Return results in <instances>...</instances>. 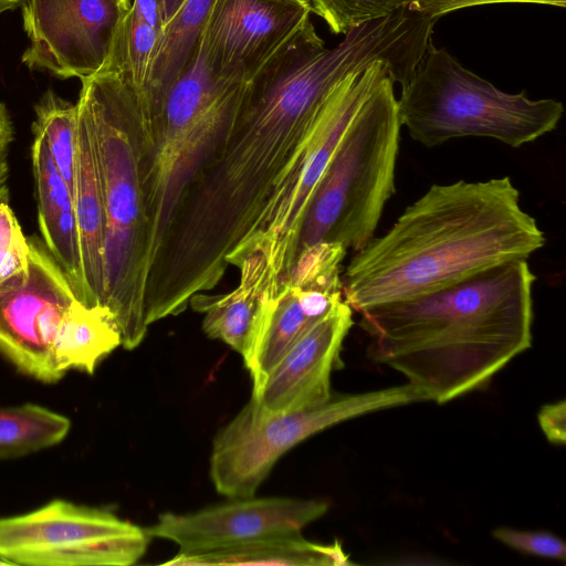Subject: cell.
Here are the masks:
<instances>
[{"instance_id": "obj_29", "label": "cell", "mask_w": 566, "mask_h": 566, "mask_svg": "<svg viewBox=\"0 0 566 566\" xmlns=\"http://www.w3.org/2000/svg\"><path fill=\"white\" fill-rule=\"evenodd\" d=\"M493 3H537L565 8L566 0H409L410 7L432 20L460 9Z\"/></svg>"}, {"instance_id": "obj_1", "label": "cell", "mask_w": 566, "mask_h": 566, "mask_svg": "<svg viewBox=\"0 0 566 566\" xmlns=\"http://www.w3.org/2000/svg\"><path fill=\"white\" fill-rule=\"evenodd\" d=\"M527 260L499 264L443 289L358 312L367 356L402 374L426 400L478 389L532 346Z\"/></svg>"}, {"instance_id": "obj_22", "label": "cell", "mask_w": 566, "mask_h": 566, "mask_svg": "<svg viewBox=\"0 0 566 566\" xmlns=\"http://www.w3.org/2000/svg\"><path fill=\"white\" fill-rule=\"evenodd\" d=\"M70 428L65 416L35 403L0 406V460L53 447Z\"/></svg>"}, {"instance_id": "obj_15", "label": "cell", "mask_w": 566, "mask_h": 566, "mask_svg": "<svg viewBox=\"0 0 566 566\" xmlns=\"http://www.w3.org/2000/svg\"><path fill=\"white\" fill-rule=\"evenodd\" d=\"M238 286L223 295H195L189 306L203 314L202 329L213 339H220L245 360L255 339L266 300L277 292L280 280L263 251L256 250L242 258Z\"/></svg>"}, {"instance_id": "obj_18", "label": "cell", "mask_w": 566, "mask_h": 566, "mask_svg": "<svg viewBox=\"0 0 566 566\" xmlns=\"http://www.w3.org/2000/svg\"><path fill=\"white\" fill-rule=\"evenodd\" d=\"M342 544H318L305 539L301 533L266 537L221 549L178 552L164 565L219 566V565H285V566H338L352 565Z\"/></svg>"}, {"instance_id": "obj_33", "label": "cell", "mask_w": 566, "mask_h": 566, "mask_svg": "<svg viewBox=\"0 0 566 566\" xmlns=\"http://www.w3.org/2000/svg\"><path fill=\"white\" fill-rule=\"evenodd\" d=\"M165 24L178 12L185 0H159ZM165 27V25H164Z\"/></svg>"}, {"instance_id": "obj_25", "label": "cell", "mask_w": 566, "mask_h": 566, "mask_svg": "<svg viewBox=\"0 0 566 566\" xmlns=\"http://www.w3.org/2000/svg\"><path fill=\"white\" fill-rule=\"evenodd\" d=\"M346 253L338 243L308 245L298 251L287 277L281 283L296 287H342L340 268Z\"/></svg>"}, {"instance_id": "obj_14", "label": "cell", "mask_w": 566, "mask_h": 566, "mask_svg": "<svg viewBox=\"0 0 566 566\" xmlns=\"http://www.w3.org/2000/svg\"><path fill=\"white\" fill-rule=\"evenodd\" d=\"M353 324V310L343 298L253 386L251 397L270 412H293L327 401L333 394L331 374Z\"/></svg>"}, {"instance_id": "obj_17", "label": "cell", "mask_w": 566, "mask_h": 566, "mask_svg": "<svg viewBox=\"0 0 566 566\" xmlns=\"http://www.w3.org/2000/svg\"><path fill=\"white\" fill-rule=\"evenodd\" d=\"M73 202L84 286L82 302L87 306L104 307L105 216L93 139L78 108Z\"/></svg>"}, {"instance_id": "obj_16", "label": "cell", "mask_w": 566, "mask_h": 566, "mask_svg": "<svg viewBox=\"0 0 566 566\" xmlns=\"http://www.w3.org/2000/svg\"><path fill=\"white\" fill-rule=\"evenodd\" d=\"M33 133L32 168L40 232L48 251L83 298L80 239L73 196L59 174L44 137Z\"/></svg>"}, {"instance_id": "obj_3", "label": "cell", "mask_w": 566, "mask_h": 566, "mask_svg": "<svg viewBox=\"0 0 566 566\" xmlns=\"http://www.w3.org/2000/svg\"><path fill=\"white\" fill-rule=\"evenodd\" d=\"M245 85L214 75L197 44L161 97L148 103L138 97L136 148L148 266L228 140Z\"/></svg>"}, {"instance_id": "obj_30", "label": "cell", "mask_w": 566, "mask_h": 566, "mask_svg": "<svg viewBox=\"0 0 566 566\" xmlns=\"http://www.w3.org/2000/svg\"><path fill=\"white\" fill-rule=\"evenodd\" d=\"M566 405L565 400L548 403L541 408L537 419L546 439L563 446L566 441Z\"/></svg>"}, {"instance_id": "obj_28", "label": "cell", "mask_w": 566, "mask_h": 566, "mask_svg": "<svg viewBox=\"0 0 566 566\" xmlns=\"http://www.w3.org/2000/svg\"><path fill=\"white\" fill-rule=\"evenodd\" d=\"M492 534L499 542L524 554L562 562L566 558L565 543L548 532L520 531L503 526L495 528Z\"/></svg>"}, {"instance_id": "obj_13", "label": "cell", "mask_w": 566, "mask_h": 566, "mask_svg": "<svg viewBox=\"0 0 566 566\" xmlns=\"http://www.w3.org/2000/svg\"><path fill=\"white\" fill-rule=\"evenodd\" d=\"M386 71L391 73L396 82L392 67L381 61H376L364 70L350 72L339 81L329 116L294 189L247 253L263 251L280 281L287 277L296 258L305 213L347 126Z\"/></svg>"}, {"instance_id": "obj_23", "label": "cell", "mask_w": 566, "mask_h": 566, "mask_svg": "<svg viewBox=\"0 0 566 566\" xmlns=\"http://www.w3.org/2000/svg\"><path fill=\"white\" fill-rule=\"evenodd\" d=\"M32 132L40 133L48 145L62 179L74 191L77 107L53 91H46L34 107Z\"/></svg>"}, {"instance_id": "obj_34", "label": "cell", "mask_w": 566, "mask_h": 566, "mask_svg": "<svg viewBox=\"0 0 566 566\" xmlns=\"http://www.w3.org/2000/svg\"><path fill=\"white\" fill-rule=\"evenodd\" d=\"M23 0H0V13L13 10L21 6Z\"/></svg>"}, {"instance_id": "obj_20", "label": "cell", "mask_w": 566, "mask_h": 566, "mask_svg": "<svg viewBox=\"0 0 566 566\" xmlns=\"http://www.w3.org/2000/svg\"><path fill=\"white\" fill-rule=\"evenodd\" d=\"M317 321L310 317L303 308L297 287L281 283L277 292L264 304L252 350L244 360L253 386L263 380Z\"/></svg>"}, {"instance_id": "obj_24", "label": "cell", "mask_w": 566, "mask_h": 566, "mask_svg": "<svg viewBox=\"0 0 566 566\" xmlns=\"http://www.w3.org/2000/svg\"><path fill=\"white\" fill-rule=\"evenodd\" d=\"M161 33L132 3L122 22L111 61L105 70L120 72L137 93L145 90ZM104 70V71H105Z\"/></svg>"}, {"instance_id": "obj_31", "label": "cell", "mask_w": 566, "mask_h": 566, "mask_svg": "<svg viewBox=\"0 0 566 566\" xmlns=\"http://www.w3.org/2000/svg\"><path fill=\"white\" fill-rule=\"evenodd\" d=\"M12 140V123L6 105L0 102V201H9V153Z\"/></svg>"}, {"instance_id": "obj_4", "label": "cell", "mask_w": 566, "mask_h": 566, "mask_svg": "<svg viewBox=\"0 0 566 566\" xmlns=\"http://www.w3.org/2000/svg\"><path fill=\"white\" fill-rule=\"evenodd\" d=\"M77 102L93 139L105 216L104 307L120 334L122 346L145 338L148 235L137 167L138 96L118 71L82 78Z\"/></svg>"}, {"instance_id": "obj_26", "label": "cell", "mask_w": 566, "mask_h": 566, "mask_svg": "<svg viewBox=\"0 0 566 566\" xmlns=\"http://www.w3.org/2000/svg\"><path fill=\"white\" fill-rule=\"evenodd\" d=\"M312 12L321 17L334 34L389 15L409 4V0H308Z\"/></svg>"}, {"instance_id": "obj_7", "label": "cell", "mask_w": 566, "mask_h": 566, "mask_svg": "<svg viewBox=\"0 0 566 566\" xmlns=\"http://www.w3.org/2000/svg\"><path fill=\"white\" fill-rule=\"evenodd\" d=\"M427 401L407 382L357 394H332L324 403L293 412H270L251 397L216 434L210 478L229 499L254 496L276 461L290 449L329 427L370 412Z\"/></svg>"}, {"instance_id": "obj_8", "label": "cell", "mask_w": 566, "mask_h": 566, "mask_svg": "<svg viewBox=\"0 0 566 566\" xmlns=\"http://www.w3.org/2000/svg\"><path fill=\"white\" fill-rule=\"evenodd\" d=\"M145 530L114 513L53 500L0 518V563L34 566H127L145 554Z\"/></svg>"}, {"instance_id": "obj_35", "label": "cell", "mask_w": 566, "mask_h": 566, "mask_svg": "<svg viewBox=\"0 0 566 566\" xmlns=\"http://www.w3.org/2000/svg\"><path fill=\"white\" fill-rule=\"evenodd\" d=\"M118 1H120L122 3L127 4V6L132 4L130 0H118Z\"/></svg>"}, {"instance_id": "obj_32", "label": "cell", "mask_w": 566, "mask_h": 566, "mask_svg": "<svg viewBox=\"0 0 566 566\" xmlns=\"http://www.w3.org/2000/svg\"><path fill=\"white\" fill-rule=\"evenodd\" d=\"M132 3L138 8L144 19L163 34L164 18L159 0H133Z\"/></svg>"}, {"instance_id": "obj_11", "label": "cell", "mask_w": 566, "mask_h": 566, "mask_svg": "<svg viewBox=\"0 0 566 566\" xmlns=\"http://www.w3.org/2000/svg\"><path fill=\"white\" fill-rule=\"evenodd\" d=\"M311 12L308 0H216L198 48L214 75L248 83Z\"/></svg>"}, {"instance_id": "obj_5", "label": "cell", "mask_w": 566, "mask_h": 566, "mask_svg": "<svg viewBox=\"0 0 566 566\" xmlns=\"http://www.w3.org/2000/svg\"><path fill=\"white\" fill-rule=\"evenodd\" d=\"M384 72L347 126L305 213L297 245L333 242L357 252L374 238L395 193L401 124Z\"/></svg>"}, {"instance_id": "obj_9", "label": "cell", "mask_w": 566, "mask_h": 566, "mask_svg": "<svg viewBox=\"0 0 566 566\" xmlns=\"http://www.w3.org/2000/svg\"><path fill=\"white\" fill-rule=\"evenodd\" d=\"M29 242L25 273L0 286V352L20 371L52 384L63 377L53 360L54 339L77 296L45 244L36 237Z\"/></svg>"}, {"instance_id": "obj_6", "label": "cell", "mask_w": 566, "mask_h": 566, "mask_svg": "<svg viewBox=\"0 0 566 566\" xmlns=\"http://www.w3.org/2000/svg\"><path fill=\"white\" fill-rule=\"evenodd\" d=\"M397 105L401 126L426 147L461 137L520 147L554 130L564 114L556 99L499 90L433 42L401 87Z\"/></svg>"}, {"instance_id": "obj_12", "label": "cell", "mask_w": 566, "mask_h": 566, "mask_svg": "<svg viewBox=\"0 0 566 566\" xmlns=\"http://www.w3.org/2000/svg\"><path fill=\"white\" fill-rule=\"evenodd\" d=\"M191 513H161L145 532L171 541L181 553L221 549L266 537L298 534L322 517V500L285 496L240 497Z\"/></svg>"}, {"instance_id": "obj_2", "label": "cell", "mask_w": 566, "mask_h": 566, "mask_svg": "<svg viewBox=\"0 0 566 566\" xmlns=\"http://www.w3.org/2000/svg\"><path fill=\"white\" fill-rule=\"evenodd\" d=\"M545 244L510 177L432 185L340 274L353 311L427 294Z\"/></svg>"}, {"instance_id": "obj_10", "label": "cell", "mask_w": 566, "mask_h": 566, "mask_svg": "<svg viewBox=\"0 0 566 566\" xmlns=\"http://www.w3.org/2000/svg\"><path fill=\"white\" fill-rule=\"evenodd\" d=\"M130 6L118 0H23L30 45L22 63L61 78L82 80L104 71Z\"/></svg>"}, {"instance_id": "obj_27", "label": "cell", "mask_w": 566, "mask_h": 566, "mask_svg": "<svg viewBox=\"0 0 566 566\" xmlns=\"http://www.w3.org/2000/svg\"><path fill=\"white\" fill-rule=\"evenodd\" d=\"M30 259V242L9 206L0 201V286L25 273Z\"/></svg>"}, {"instance_id": "obj_21", "label": "cell", "mask_w": 566, "mask_h": 566, "mask_svg": "<svg viewBox=\"0 0 566 566\" xmlns=\"http://www.w3.org/2000/svg\"><path fill=\"white\" fill-rule=\"evenodd\" d=\"M216 0H185L165 24L142 102L161 97L189 63Z\"/></svg>"}, {"instance_id": "obj_19", "label": "cell", "mask_w": 566, "mask_h": 566, "mask_svg": "<svg viewBox=\"0 0 566 566\" xmlns=\"http://www.w3.org/2000/svg\"><path fill=\"white\" fill-rule=\"evenodd\" d=\"M118 346H122L120 334L111 313L102 306H87L77 298L57 329L53 344L54 365L62 376L69 369L92 375Z\"/></svg>"}]
</instances>
